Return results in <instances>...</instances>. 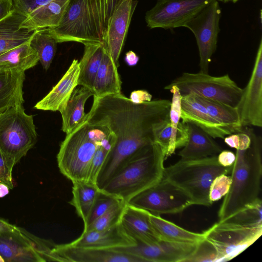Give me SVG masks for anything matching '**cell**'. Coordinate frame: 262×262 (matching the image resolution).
<instances>
[{
    "instance_id": "1",
    "label": "cell",
    "mask_w": 262,
    "mask_h": 262,
    "mask_svg": "<svg viewBox=\"0 0 262 262\" xmlns=\"http://www.w3.org/2000/svg\"><path fill=\"white\" fill-rule=\"evenodd\" d=\"M170 106L167 99L136 103L121 93L94 97L85 120L91 125L106 127L116 139L97 176L99 189L125 161L154 142L153 126L168 117Z\"/></svg>"
},
{
    "instance_id": "2",
    "label": "cell",
    "mask_w": 262,
    "mask_h": 262,
    "mask_svg": "<svg viewBox=\"0 0 262 262\" xmlns=\"http://www.w3.org/2000/svg\"><path fill=\"white\" fill-rule=\"evenodd\" d=\"M123 0H70L59 25L47 29L58 43H104L116 8Z\"/></svg>"
},
{
    "instance_id": "3",
    "label": "cell",
    "mask_w": 262,
    "mask_h": 262,
    "mask_svg": "<svg viewBox=\"0 0 262 262\" xmlns=\"http://www.w3.org/2000/svg\"><path fill=\"white\" fill-rule=\"evenodd\" d=\"M251 143L246 150H237L231 172L232 183L218 213L223 221L245 206L259 198L262 176V139L254 131L245 126Z\"/></svg>"
},
{
    "instance_id": "4",
    "label": "cell",
    "mask_w": 262,
    "mask_h": 262,
    "mask_svg": "<svg viewBox=\"0 0 262 262\" xmlns=\"http://www.w3.org/2000/svg\"><path fill=\"white\" fill-rule=\"evenodd\" d=\"M165 160L161 148L154 142L125 161L100 190L127 203L163 178Z\"/></svg>"
},
{
    "instance_id": "5",
    "label": "cell",
    "mask_w": 262,
    "mask_h": 262,
    "mask_svg": "<svg viewBox=\"0 0 262 262\" xmlns=\"http://www.w3.org/2000/svg\"><path fill=\"white\" fill-rule=\"evenodd\" d=\"M114 135L106 127L86 120L66 135L57 155L60 172L72 182L88 181L91 162L97 148Z\"/></svg>"
},
{
    "instance_id": "6",
    "label": "cell",
    "mask_w": 262,
    "mask_h": 262,
    "mask_svg": "<svg viewBox=\"0 0 262 262\" xmlns=\"http://www.w3.org/2000/svg\"><path fill=\"white\" fill-rule=\"evenodd\" d=\"M232 166L224 167L217 161V155L193 160H180L165 168L163 178L184 191L191 199L193 205L211 206L209 189L218 176L227 174Z\"/></svg>"
},
{
    "instance_id": "7",
    "label": "cell",
    "mask_w": 262,
    "mask_h": 262,
    "mask_svg": "<svg viewBox=\"0 0 262 262\" xmlns=\"http://www.w3.org/2000/svg\"><path fill=\"white\" fill-rule=\"evenodd\" d=\"M37 137L33 116L23 105L0 113V149L13 167L34 146Z\"/></svg>"
},
{
    "instance_id": "8",
    "label": "cell",
    "mask_w": 262,
    "mask_h": 262,
    "mask_svg": "<svg viewBox=\"0 0 262 262\" xmlns=\"http://www.w3.org/2000/svg\"><path fill=\"white\" fill-rule=\"evenodd\" d=\"M176 85L182 96L194 94L236 107L241 98L243 89L228 74L213 76L208 74L183 72L164 89Z\"/></svg>"
},
{
    "instance_id": "9",
    "label": "cell",
    "mask_w": 262,
    "mask_h": 262,
    "mask_svg": "<svg viewBox=\"0 0 262 262\" xmlns=\"http://www.w3.org/2000/svg\"><path fill=\"white\" fill-rule=\"evenodd\" d=\"M55 245L15 226L0 232V261H57L52 253Z\"/></svg>"
},
{
    "instance_id": "10",
    "label": "cell",
    "mask_w": 262,
    "mask_h": 262,
    "mask_svg": "<svg viewBox=\"0 0 262 262\" xmlns=\"http://www.w3.org/2000/svg\"><path fill=\"white\" fill-rule=\"evenodd\" d=\"M127 203L158 215L180 213L193 205L184 191L163 178L134 196Z\"/></svg>"
},
{
    "instance_id": "11",
    "label": "cell",
    "mask_w": 262,
    "mask_h": 262,
    "mask_svg": "<svg viewBox=\"0 0 262 262\" xmlns=\"http://www.w3.org/2000/svg\"><path fill=\"white\" fill-rule=\"evenodd\" d=\"M203 233L217 251L216 261H227L254 243L261 235L262 226L244 227L218 222Z\"/></svg>"
},
{
    "instance_id": "12",
    "label": "cell",
    "mask_w": 262,
    "mask_h": 262,
    "mask_svg": "<svg viewBox=\"0 0 262 262\" xmlns=\"http://www.w3.org/2000/svg\"><path fill=\"white\" fill-rule=\"evenodd\" d=\"M221 13L219 1L213 0L184 26L195 36L199 52L200 72L208 74L209 64L217 48Z\"/></svg>"
},
{
    "instance_id": "13",
    "label": "cell",
    "mask_w": 262,
    "mask_h": 262,
    "mask_svg": "<svg viewBox=\"0 0 262 262\" xmlns=\"http://www.w3.org/2000/svg\"><path fill=\"white\" fill-rule=\"evenodd\" d=\"M213 0H158L145 14L150 29H171L185 24Z\"/></svg>"
},
{
    "instance_id": "14",
    "label": "cell",
    "mask_w": 262,
    "mask_h": 262,
    "mask_svg": "<svg viewBox=\"0 0 262 262\" xmlns=\"http://www.w3.org/2000/svg\"><path fill=\"white\" fill-rule=\"evenodd\" d=\"M236 108L243 127H262V39L260 40L250 78Z\"/></svg>"
},
{
    "instance_id": "15",
    "label": "cell",
    "mask_w": 262,
    "mask_h": 262,
    "mask_svg": "<svg viewBox=\"0 0 262 262\" xmlns=\"http://www.w3.org/2000/svg\"><path fill=\"white\" fill-rule=\"evenodd\" d=\"M198 243H178L162 239L151 244L137 243L135 246L117 249L135 255L142 262H184Z\"/></svg>"
},
{
    "instance_id": "16",
    "label": "cell",
    "mask_w": 262,
    "mask_h": 262,
    "mask_svg": "<svg viewBox=\"0 0 262 262\" xmlns=\"http://www.w3.org/2000/svg\"><path fill=\"white\" fill-rule=\"evenodd\" d=\"M52 253L58 261L142 262L135 255L117 249L77 247L68 244H56Z\"/></svg>"
},
{
    "instance_id": "17",
    "label": "cell",
    "mask_w": 262,
    "mask_h": 262,
    "mask_svg": "<svg viewBox=\"0 0 262 262\" xmlns=\"http://www.w3.org/2000/svg\"><path fill=\"white\" fill-rule=\"evenodd\" d=\"M137 3L135 0H123L114 12L108 28L104 44L118 68L119 57Z\"/></svg>"
},
{
    "instance_id": "18",
    "label": "cell",
    "mask_w": 262,
    "mask_h": 262,
    "mask_svg": "<svg viewBox=\"0 0 262 262\" xmlns=\"http://www.w3.org/2000/svg\"><path fill=\"white\" fill-rule=\"evenodd\" d=\"M68 244L82 248L117 249L135 246L137 243L119 223L103 230L83 231L77 239Z\"/></svg>"
},
{
    "instance_id": "19",
    "label": "cell",
    "mask_w": 262,
    "mask_h": 262,
    "mask_svg": "<svg viewBox=\"0 0 262 262\" xmlns=\"http://www.w3.org/2000/svg\"><path fill=\"white\" fill-rule=\"evenodd\" d=\"M181 120L196 125L213 138L224 139L231 134L209 115L194 94L182 96Z\"/></svg>"
},
{
    "instance_id": "20",
    "label": "cell",
    "mask_w": 262,
    "mask_h": 262,
    "mask_svg": "<svg viewBox=\"0 0 262 262\" xmlns=\"http://www.w3.org/2000/svg\"><path fill=\"white\" fill-rule=\"evenodd\" d=\"M150 212L126 203L120 223L137 243L151 244L162 239L149 218Z\"/></svg>"
},
{
    "instance_id": "21",
    "label": "cell",
    "mask_w": 262,
    "mask_h": 262,
    "mask_svg": "<svg viewBox=\"0 0 262 262\" xmlns=\"http://www.w3.org/2000/svg\"><path fill=\"white\" fill-rule=\"evenodd\" d=\"M79 73V61L74 59L58 83L34 107L39 110L62 112L78 85Z\"/></svg>"
},
{
    "instance_id": "22",
    "label": "cell",
    "mask_w": 262,
    "mask_h": 262,
    "mask_svg": "<svg viewBox=\"0 0 262 262\" xmlns=\"http://www.w3.org/2000/svg\"><path fill=\"white\" fill-rule=\"evenodd\" d=\"M70 0H53L27 15L20 27L31 31L54 28L60 24Z\"/></svg>"
},
{
    "instance_id": "23",
    "label": "cell",
    "mask_w": 262,
    "mask_h": 262,
    "mask_svg": "<svg viewBox=\"0 0 262 262\" xmlns=\"http://www.w3.org/2000/svg\"><path fill=\"white\" fill-rule=\"evenodd\" d=\"M27 16L13 9L0 20V55L30 41L35 31L20 27Z\"/></svg>"
},
{
    "instance_id": "24",
    "label": "cell",
    "mask_w": 262,
    "mask_h": 262,
    "mask_svg": "<svg viewBox=\"0 0 262 262\" xmlns=\"http://www.w3.org/2000/svg\"><path fill=\"white\" fill-rule=\"evenodd\" d=\"M189 137L185 145L179 151L181 160H193L215 156L222 148L208 133L196 125L187 122Z\"/></svg>"
},
{
    "instance_id": "25",
    "label": "cell",
    "mask_w": 262,
    "mask_h": 262,
    "mask_svg": "<svg viewBox=\"0 0 262 262\" xmlns=\"http://www.w3.org/2000/svg\"><path fill=\"white\" fill-rule=\"evenodd\" d=\"M25 72L0 69V113L13 106L23 105Z\"/></svg>"
},
{
    "instance_id": "26",
    "label": "cell",
    "mask_w": 262,
    "mask_h": 262,
    "mask_svg": "<svg viewBox=\"0 0 262 262\" xmlns=\"http://www.w3.org/2000/svg\"><path fill=\"white\" fill-rule=\"evenodd\" d=\"M118 68L104 45L101 64L93 84L94 97L121 93L122 82Z\"/></svg>"
},
{
    "instance_id": "27",
    "label": "cell",
    "mask_w": 262,
    "mask_h": 262,
    "mask_svg": "<svg viewBox=\"0 0 262 262\" xmlns=\"http://www.w3.org/2000/svg\"><path fill=\"white\" fill-rule=\"evenodd\" d=\"M93 92L81 86L73 91L65 108L60 112L62 117V130L69 134L85 120L86 113L84 106Z\"/></svg>"
},
{
    "instance_id": "28",
    "label": "cell",
    "mask_w": 262,
    "mask_h": 262,
    "mask_svg": "<svg viewBox=\"0 0 262 262\" xmlns=\"http://www.w3.org/2000/svg\"><path fill=\"white\" fill-rule=\"evenodd\" d=\"M84 46V53L79 62L78 85L84 86L93 92L96 75L102 60L104 44L103 42L86 43Z\"/></svg>"
},
{
    "instance_id": "29",
    "label": "cell",
    "mask_w": 262,
    "mask_h": 262,
    "mask_svg": "<svg viewBox=\"0 0 262 262\" xmlns=\"http://www.w3.org/2000/svg\"><path fill=\"white\" fill-rule=\"evenodd\" d=\"M39 62L36 52L30 41L14 47L0 55V69H17L26 71Z\"/></svg>"
},
{
    "instance_id": "30",
    "label": "cell",
    "mask_w": 262,
    "mask_h": 262,
    "mask_svg": "<svg viewBox=\"0 0 262 262\" xmlns=\"http://www.w3.org/2000/svg\"><path fill=\"white\" fill-rule=\"evenodd\" d=\"M209 115L230 133L239 132L243 126L235 107L224 103L195 95Z\"/></svg>"
},
{
    "instance_id": "31",
    "label": "cell",
    "mask_w": 262,
    "mask_h": 262,
    "mask_svg": "<svg viewBox=\"0 0 262 262\" xmlns=\"http://www.w3.org/2000/svg\"><path fill=\"white\" fill-rule=\"evenodd\" d=\"M149 218L153 226L163 239L184 243H196L205 238L204 233H199L183 229L160 215L150 213Z\"/></svg>"
},
{
    "instance_id": "32",
    "label": "cell",
    "mask_w": 262,
    "mask_h": 262,
    "mask_svg": "<svg viewBox=\"0 0 262 262\" xmlns=\"http://www.w3.org/2000/svg\"><path fill=\"white\" fill-rule=\"evenodd\" d=\"M72 183L73 197L69 203L75 208L78 215L85 223L99 189L96 184L87 181Z\"/></svg>"
},
{
    "instance_id": "33",
    "label": "cell",
    "mask_w": 262,
    "mask_h": 262,
    "mask_svg": "<svg viewBox=\"0 0 262 262\" xmlns=\"http://www.w3.org/2000/svg\"><path fill=\"white\" fill-rule=\"evenodd\" d=\"M57 43L47 29L35 31L30 41V46L37 53L39 61L46 71L49 69L55 56Z\"/></svg>"
},
{
    "instance_id": "34",
    "label": "cell",
    "mask_w": 262,
    "mask_h": 262,
    "mask_svg": "<svg viewBox=\"0 0 262 262\" xmlns=\"http://www.w3.org/2000/svg\"><path fill=\"white\" fill-rule=\"evenodd\" d=\"M219 222L244 227L262 226L261 200L258 198L226 219Z\"/></svg>"
},
{
    "instance_id": "35",
    "label": "cell",
    "mask_w": 262,
    "mask_h": 262,
    "mask_svg": "<svg viewBox=\"0 0 262 262\" xmlns=\"http://www.w3.org/2000/svg\"><path fill=\"white\" fill-rule=\"evenodd\" d=\"M126 203L121 201L110 208L86 228L83 231H100L111 228L120 223Z\"/></svg>"
},
{
    "instance_id": "36",
    "label": "cell",
    "mask_w": 262,
    "mask_h": 262,
    "mask_svg": "<svg viewBox=\"0 0 262 262\" xmlns=\"http://www.w3.org/2000/svg\"><path fill=\"white\" fill-rule=\"evenodd\" d=\"M124 201L118 197L99 189L86 221L84 228L116 204Z\"/></svg>"
},
{
    "instance_id": "37",
    "label": "cell",
    "mask_w": 262,
    "mask_h": 262,
    "mask_svg": "<svg viewBox=\"0 0 262 262\" xmlns=\"http://www.w3.org/2000/svg\"><path fill=\"white\" fill-rule=\"evenodd\" d=\"M115 136L100 145L96 149L93 157L88 181L96 184V180L99 171L115 143Z\"/></svg>"
},
{
    "instance_id": "38",
    "label": "cell",
    "mask_w": 262,
    "mask_h": 262,
    "mask_svg": "<svg viewBox=\"0 0 262 262\" xmlns=\"http://www.w3.org/2000/svg\"><path fill=\"white\" fill-rule=\"evenodd\" d=\"M171 134V125L169 116L156 123L152 127L154 142L161 148L165 159L167 152Z\"/></svg>"
},
{
    "instance_id": "39",
    "label": "cell",
    "mask_w": 262,
    "mask_h": 262,
    "mask_svg": "<svg viewBox=\"0 0 262 262\" xmlns=\"http://www.w3.org/2000/svg\"><path fill=\"white\" fill-rule=\"evenodd\" d=\"M217 256L214 246L204 238L198 243L193 252L184 262H216Z\"/></svg>"
},
{
    "instance_id": "40",
    "label": "cell",
    "mask_w": 262,
    "mask_h": 262,
    "mask_svg": "<svg viewBox=\"0 0 262 262\" xmlns=\"http://www.w3.org/2000/svg\"><path fill=\"white\" fill-rule=\"evenodd\" d=\"M232 183L231 176L222 174L212 181L209 189V198L213 203L225 196L229 192Z\"/></svg>"
},
{
    "instance_id": "41",
    "label": "cell",
    "mask_w": 262,
    "mask_h": 262,
    "mask_svg": "<svg viewBox=\"0 0 262 262\" xmlns=\"http://www.w3.org/2000/svg\"><path fill=\"white\" fill-rule=\"evenodd\" d=\"M224 140L227 145L237 150H246L251 143L250 136L245 127H243L238 132L227 135Z\"/></svg>"
},
{
    "instance_id": "42",
    "label": "cell",
    "mask_w": 262,
    "mask_h": 262,
    "mask_svg": "<svg viewBox=\"0 0 262 262\" xmlns=\"http://www.w3.org/2000/svg\"><path fill=\"white\" fill-rule=\"evenodd\" d=\"M13 166L9 162L0 149V183L7 185L10 189L14 187L12 179Z\"/></svg>"
},
{
    "instance_id": "43",
    "label": "cell",
    "mask_w": 262,
    "mask_h": 262,
    "mask_svg": "<svg viewBox=\"0 0 262 262\" xmlns=\"http://www.w3.org/2000/svg\"><path fill=\"white\" fill-rule=\"evenodd\" d=\"M53 0H12L13 8L20 13L27 15L37 8Z\"/></svg>"
},
{
    "instance_id": "44",
    "label": "cell",
    "mask_w": 262,
    "mask_h": 262,
    "mask_svg": "<svg viewBox=\"0 0 262 262\" xmlns=\"http://www.w3.org/2000/svg\"><path fill=\"white\" fill-rule=\"evenodd\" d=\"M217 157L219 163L224 167L232 166L236 158L235 154L228 150H222Z\"/></svg>"
},
{
    "instance_id": "45",
    "label": "cell",
    "mask_w": 262,
    "mask_h": 262,
    "mask_svg": "<svg viewBox=\"0 0 262 262\" xmlns=\"http://www.w3.org/2000/svg\"><path fill=\"white\" fill-rule=\"evenodd\" d=\"M152 95L145 90L133 91L130 96V99L136 103H141L151 100Z\"/></svg>"
},
{
    "instance_id": "46",
    "label": "cell",
    "mask_w": 262,
    "mask_h": 262,
    "mask_svg": "<svg viewBox=\"0 0 262 262\" xmlns=\"http://www.w3.org/2000/svg\"><path fill=\"white\" fill-rule=\"evenodd\" d=\"M12 0H0V20L13 10Z\"/></svg>"
},
{
    "instance_id": "47",
    "label": "cell",
    "mask_w": 262,
    "mask_h": 262,
    "mask_svg": "<svg viewBox=\"0 0 262 262\" xmlns=\"http://www.w3.org/2000/svg\"><path fill=\"white\" fill-rule=\"evenodd\" d=\"M139 59V58L137 55L132 51L127 52L125 54V61L129 66L136 65Z\"/></svg>"
},
{
    "instance_id": "48",
    "label": "cell",
    "mask_w": 262,
    "mask_h": 262,
    "mask_svg": "<svg viewBox=\"0 0 262 262\" xmlns=\"http://www.w3.org/2000/svg\"><path fill=\"white\" fill-rule=\"evenodd\" d=\"M15 225L10 224L8 221L0 217V232L13 229Z\"/></svg>"
},
{
    "instance_id": "49",
    "label": "cell",
    "mask_w": 262,
    "mask_h": 262,
    "mask_svg": "<svg viewBox=\"0 0 262 262\" xmlns=\"http://www.w3.org/2000/svg\"><path fill=\"white\" fill-rule=\"evenodd\" d=\"M10 189L6 184L0 183V198H3L7 195Z\"/></svg>"
},
{
    "instance_id": "50",
    "label": "cell",
    "mask_w": 262,
    "mask_h": 262,
    "mask_svg": "<svg viewBox=\"0 0 262 262\" xmlns=\"http://www.w3.org/2000/svg\"><path fill=\"white\" fill-rule=\"evenodd\" d=\"M217 1L219 2H222L223 3H229V2L235 3L237 2V1H238L239 0H217Z\"/></svg>"
}]
</instances>
